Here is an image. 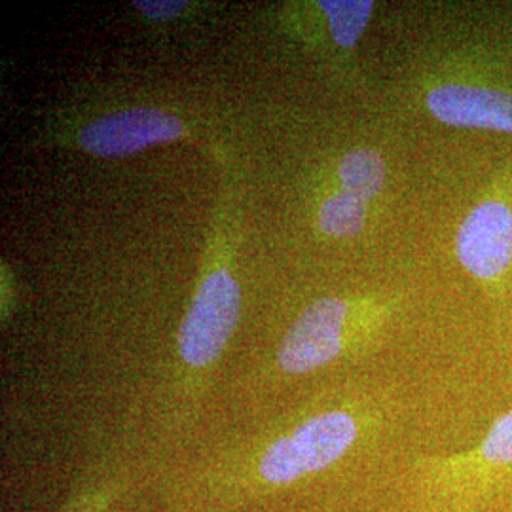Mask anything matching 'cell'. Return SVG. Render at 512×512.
I'll return each instance as SVG.
<instances>
[{
    "instance_id": "cell-1",
    "label": "cell",
    "mask_w": 512,
    "mask_h": 512,
    "mask_svg": "<svg viewBox=\"0 0 512 512\" xmlns=\"http://www.w3.org/2000/svg\"><path fill=\"white\" fill-rule=\"evenodd\" d=\"M368 433L370 427L357 410L329 408L298 421L285 433L213 463L203 482L230 503L277 492L329 471L357 450Z\"/></svg>"
},
{
    "instance_id": "cell-2",
    "label": "cell",
    "mask_w": 512,
    "mask_h": 512,
    "mask_svg": "<svg viewBox=\"0 0 512 512\" xmlns=\"http://www.w3.org/2000/svg\"><path fill=\"white\" fill-rule=\"evenodd\" d=\"M427 512H482L497 492L512 482V408L482 440L458 454L418 461Z\"/></svg>"
},
{
    "instance_id": "cell-3",
    "label": "cell",
    "mask_w": 512,
    "mask_h": 512,
    "mask_svg": "<svg viewBox=\"0 0 512 512\" xmlns=\"http://www.w3.org/2000/svg\"><path fill=\"white\" fill-rule=\"evenodd\" d=\"M454 253L463 272L475 279L501 310L512 272V160L499 165L461 220Z\"/></svg>"
},
{
    "instance_id": "cell-4",
    "label": "cell",
    "mask_w": 512,
    "mask_h": 512,
    "mask_svg": "<svg viewBox=\"0 0 512 512\" xmlns=\"http://www.w3.org/2000/svg\"><path fill=\"white\" fill-rule=\"evenodd\" d=\"M380 325V311L361 304L355 308L344 298H319L287 332L277 351V365L287 374H308L365 344Z\"/></svg>"
},
{
    "instance_id": "cell-5",
    "label": "cell",
    "mask_w": 512,
    "mask_h": 512,
    "mask_svg": "<svg viewBox=\"0 0 512 512\" xmlns=\"http://www.w3.org/2000/svg\"><path fill=\"white\" fill-rule=\"evenodd\" d=\"M239 310L238 281L226 270L207 275L177 336L184 365L196 370L213 365L238 327Z\"/></svg>"
},
{
    "instance_id": "cell-6",
    "label": "cell",
    "mask_w": 512,
    "mask_h": 512,
    "mask_svg": "<svg viewBox=\"0 0 512 512\" xmlns=\"http://www.w3.org/2000/svg\"><path fill=\"white\" fill-rule=\"evenodd\" d=\"M425 105L444 126L512 135V90L490 78L463 74L442 80L427 92Z\"/></svg>"
},
{
    "instance_id": "cell-7",
    "label": "cell",
    "mask_w": 512,
    "mask_h": 512,
    "mask_svg": "<svg viewBox=\"0 0 512 512\" xmlns=\"http://www.w3.org/2000/svg\"><path fill=\"white\" fill-rule=\"evenodd\" d=\"M183 122L158 109L112 112L82 129L80 145L99 158H124L150 145L175 141L183 135Z\"/></svg>"
},
{
    "instance_id": "cell-8",
    "label": "cell",
    "mask_w": 512,
    "mask_h": 512,
    "mask_svg": "<svg viewBox=\"0 0 512 512\" xmlns=\"http://www.w3.org/2000/svg\"><path fill=\"white\" fill-rule=\"evenodd\" d=\"M340 190L351 196L370 202L384 190L387 167L384 158L370 148H355L338 162Z\"/></svg>"
},
{
    "instance_id": "cell-9",
    "label": "cell",
    "mask_w": 512,
    "mask_h": 512,
    "mask_svg": "<svg viewBox=\"0 0 512 512\" xmlns=\"http://www.w3.org/2000/svg\"><path fill=\"white\" fill-rule=\"evenodd\" d=\"M122 494V475L97 463L78 482L69 501L57 512H114Z\"/></svg>"
},
{
    "instance_id": "cell-10",
    "label": "cell",
    "mask_w": 512,
    "mask_h": 512,
    "mask_svg": "<svg viewBox=\"0 0 512 512\" xmlns=\"http://www.w3.org/2000/svg\"><path fill=\"white\" fill-rule=\"evenodd\" d=\"M321 12L329 21L330 37L334 42L351 50L363 37L366 25L372 18L374 2L372 0H321Z\"/></svg>"
},
{
    "instance_id": "cell-11",
    "label": "cell",
    "mask_w": 512,
    "mask_h": 512,
    "mask_svg": "<svg viewBox=\"0 0 512 512\" xmlns=\"http://www.w3.org/2000/svg\"><path fill=\"white\" fill-rule=\"evenodd\" d=\"M317 224L332 238L359 236L366 224V202L340 190L323 202Z\"/></svg>"
},
{
    "instance_id": "cell-12",
    "label": "cell",
    "mask_w": 512,
    "mask_h": 512,
    "mask_svg": "<svg viewBox=\"0 0 512 512\" xmlns=\"http://www.w3.org/2000/svg\"><path fill=\"white\" fill-rule=\"evenodd\" d=\"M133 6L148 19L167 21L183 14L188 6L184 0H135Z\"/></svg>"
}]
</instances>
